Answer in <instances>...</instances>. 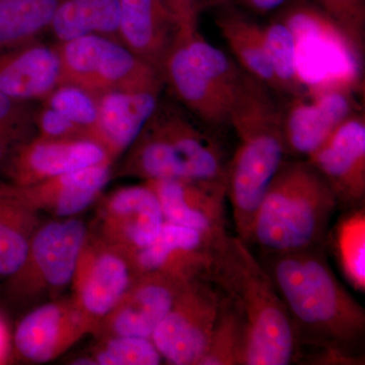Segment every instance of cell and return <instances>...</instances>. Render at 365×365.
<instances>
[{
	"mask_svg": "<svg viewBox=\"0 0 365 365\" xmlns=\"http://www.w3.org/2000/svg\"><path fill=\"white\" fill-rule=\"evenodd\" d=\"M119 0H57L49 31L57 43L91 35L119 41Z\"/></svg>",
	"mask_w": 365,
	"mask_h": 365,
	"instance_id": "25",
	"label": "cell"
},
{
	"mask_svg": "<svg viewBox=\"0 0 365 365\" xmlns=\"http://www.w3.org/2000/svg\"><path fill=\"white\" fill-rule=\"evenodd\" d=\"M136 273L131 259L119 249L88 235L72 281L73 302L93 329L119 304Z\"/></svg>",
	"mask_w": 365,
	"mask_h": 365,
	"instance_id": "10",
	"label": "cell"
},
{
	"mask_svg": "<svg viewBox=\"0 0 365 365\" xmlns=\"http://www.w3.org/2000/svg\"><path fill=\"white\" fill-rule=\"evenodd\" d=\"M245 1L256 11H269L279 7L281 4H284L285 0H245Z\"/></svg>",
	"mask_w": 365,
	"mask_h": 365,
	"instance_id": "38",
	"label": "cell"
},
{
	"mask_svg": "<svg viewBox=\"0 0 365 365\" xmlns=\"http://www.w3.org/2000/svg\"><path fill=\"white\" fill-rule=\"evenodd\" d=\"M264 39L281 93L295 97L304 93L297 72L294 34L282 20L263 26Z\"/></svg>",
	"mask_w": 365,
	"mask_h": 365,
	"instance_id": "30",
	"label": "cell"
},
{
	"mask_svg": "<svg viewBox=\"0 0 365 365\" xmlns=\"http://www.w3.org/2000/svg\"><path fill=\"white\" fill-rule=\"evenodd\" d=\"M319 9L364 52L365 0H317Z\"/></svg>",
	"mask_w": 365,
	"mask_h": 365,
	"instance_id": "33",
	"label": "cell"
},
{
	"mask_svg": "<svg viewBox=\"0 0 365 365\" xmlns=\"http://www.w3.org/2000/svg\"><path fill=\"white\" fill-rule=\"evenodd\" d=\"M244 350V324L230 300L220 294L217 319L200 365H242Z\"/></svg>",
	"mask_w": 365,
	"mask_h": 365,
	"instance_id": "29",
	"label": "cell"
},
{
	"mask_svg": "<svg viewBox=\"0 0 365 365\" xmlns=\"http://www.w3.org/2000/svg\"><path fill=\"white\" fill-rule=\"evenodd\" d=\"M209 279L239 314L244 364L288 365L300 357L292 317L264 264L248 242L225 234L216 242Z\"/></svg>",
	"mask_w": 365,
	"mask_h": 365,
	"instance_id": "2",
	"label": "cell"
},
{
	"mask_svg": "<svg viewBox=\"0 0 365 365\" xmlns=\"http://www.w3.org/2000/svg\"><path fill=\"white\" fill-rule=\"evenodd\" d=\"M38 215L13 185L0 186V279L9 280L23 268L31 239L41 225Z\"/></svg>",
	"mask_w": 365,
	"mask_h": 365,
	"instance_id": "24",
	"label": "cell"
},
{
	"mask_svg": "<svg viewBox=\"0 0 365 365\" xmlns=\"http://www.w3.org/2000/svg\"><path fill=\"white\" fill-rule=\"evenodd\" d=\"M162 74L180 103L201 123L211 127L230 125L235 97L197 63L180 32L165 60Z\"/></svg>",
	"mask_w": 365,
	"mask_h": 365,
	"instance_id": "15",
	"label": "cell"
},
{
	"mask_svg": "<svg viewBox=\"0 0 365 365\" xmlns=\"http://www.w3.org/2000/svg\"><path fill=\"white\" fill-rule=\"evenodd\" d=\"M333 190L343 209L364 205L365 119L354 112L306 158Z\"/></svg>",
	"mask_w": 365,
	"mask_h": 365,
	"instance_id": "11",
	"label": "cell"
},
{
	"mask_svg": "<svg viewBox=\"0 0 365 365\" xmlns=\"http://www.w3.org/2000/svg\"><path fill=\"white\" fill-rule=\"evenodd\" d=\"M122 173L144 182H227V162L212 135L176 106L160 101L127 150Z\"/></svg>",
	"mask_w": 365,
	"mask_h": 365,
	"instance_id": "5",
	"label": "cell"
},
{
	"mask_svg": "<svg viewBox=\"0 0 365 365\" xmlns=\"http://www.w3.org/2000/svg\"><path fill=\"white\" fill-rule=\"evenodd\" d=\"M354 91H327L292 97L282 109V126L288 153L309 157L354 109Z\"/></svg>",
	"mask_w": 365,
	"mask_h": 365,
	"instance_id": "17",
	"label": "cell"
},
{
	"mask_svg": "<svg viewBox=\"0 0 365 365\" xmlns=\"http://www.w3.org/2000/svg\"><path fill=\"white\" fill-rule=\"evenodd\" d=\"M281 20L294 36L297 72L304 93L359 88L362 53L319 6L299 1Z\"/></svg>",
	"mask_w": 365,
	"mask_h": 365,
	"instance_id": "6",
	"label": "cell"
},
{
	"mask_svg": "<svg viewBox=\"0 0 365 365\" xmlns=\"http://www.w3.org/2000/svg\"><path fill=\"white\" fill-rule=\"evenodd\" d=\"M62 83H71L100 96L108 91H162V74L119 41L85 36L57 43Z\"/></svg>",
	"mask_w": 365,
	"mask_h": 365,
	"instance_id": "7",
	"label": "cell"
},
{
	"mask_svg": "<svg viewBox=\"0 0 365 365\" xmlns=\"http://www.w3.org/2000/svg\"><path fill=\"white\" fill-rule=\"evenodd\" d=\"M56 7L57 0H0V52L37 41Z\"/></svg>",
	"mask_w": 365,
	"mask_h": 365,
	"instance_id": "27",
	"label": "cell"
},
{
	"mask_svg": "<svg viewBox=\"0 0 365 365\" xmlns=\"http://www.w3.org/2000/svg\"><path fill=\"white\" fill-rule=\"evenodd\" d=\"M216 25L241 68L271 90L279 91L266 48L263 26L237 13L223 14Z\"/></svg>",
	"mask_w": 365,
	"mask_h": 365,
	"instance_id": "26",
	"label": "cell"
},
{
	"mask_svg": "<svg viewBox=\"0 0 365 365\" xmlns=\"http://www.w3.org/2000/svg\"><path fill=\"white\" fill-rule=\"evenodd\" d=\"M88 235L85 222L76 217L40 225L31 239L23 268L9 279L14 292L35 297L71 285Z\"/></svg>",
	"mask_w": 365,
	"mask_h": 365,
	"instance_id": "9",
	"label": "cell"
},
{
	"mask_svg": "<svg viewBox=\"0 0 365 365\" xmlns=\"http://www.w3.org/2000/svg\"><path fill=\"white\" fill-rule=\"evenodd\" d=\"M157 195L165 222L211 237L227 234V182L163 179L145 181Z\"/></svg>",
	"mask_w": 365,
	"mask_h": 365,
	"instance_id": "18",
	"label": "cell"
},
{
	"mask_svg": "<svg viewBox=\"0 0 365 365\" xmlns=\"http://www.w3.org/2000/svg\"><path fill=\"white\" fill-rule=\"evenodd\" d=\"M62 83L56 47L33 41L0 52V91L16 100L43 101Z\"/></svg>",
	"mask_w": 365,
	"mask_h": 365,
	"instance_id": "23",
	"label": "cell"
},
{
	"mask_svg": "<svg viewBox=\"0 0 365 365\" xmlns=\"http://www.w3.org/2000/svg\"><path fill=\"white\" fill-rule=\"evenodd\" d=\"M186 283L160 273L136 274L126 294L101 325L109 336L150 339Z\"/></svg>",
	"mask_w": 365,
	"mask_h": 365,
	"instance_id": "19",
	"label": "cell"
},
{
	"mask_svg": "<svg viewBox=\"0 0 365 365\" xmlns=\"http://www.w3.org/2000/svg\"><path fill=\"white\" fill-rule=\"evenodd\" d=\"M119 4L120 42L162 74L180 30L174 16L163 0H119Z\"/></svg>",
	"mask_w": 365,
	"mask_h": 365,
	"instance_id": "21",
	"label": "cell"
},
{
	"mask_svg": "<svg viewBox=\"0 0 365 365\" xmlns=\"http://www.w3.org/2000/svg\"><path fill=\"white\" fill-rule=\"evenodd\" d=\"M160 102L150 91H108L98 96V119L91 139L114 162L131 148Z\"/></svg>",
	"mask_w": 365,
	"mask_h": 365,
	"instance_id": "22",
	"label": "cell"
},
{
	"mask_svg": "<svg viewBox=\"0 0 365 365\" xmlns=\"http://www.w3.org/2000/svg\"><path fill=\"white\" fill-rule=\"evenodd\" d=\"M19 146L11 137L0 131V168H6L7 162Z\"/></svg>",
	"mask_w": 365,
	"mask_h": 365,
	"instance_id": "37",
	"label": "cell"
},
{
	"mask_svg": "<svg viewBox=\"0 0 365 365\" xmlns=\"http://www.w3.org/2000/svg\"><path fill=\"white\" fill-rule=\"evenodd\" d=\"M222 237L165 222L157 237L132 257L134 270L163 274L181 282L207 278L216 242Z\"/></svg>",
	"mask_w": 365,
	"mask_h": 365,
	"instance_id": "13",
	"label": "cell"
},
{
	"mask_svg": "<svg viewBox=\"0 0 365 365\" xmlns=\"http://www.w3.org/2000/svg\"><path fill=\"white\" fill-rule=\"evenodd\" d=\"M271 91L245 72L230 112L237 145L227 163V199L235 235L247 242L262 200L288 155L282 109Z\"/></svg>",
	"mask_w": 365,
	"mask_h": 365,
	"instance_id": "3",
	"label": "cell"
},
{
	"mask_svg": "<svg viewBox=\"0 0 365 365\" xmlns=\"http://www.w3.org/2000/svg\"><path fill=\"white\" fill-rule=\"evenodd\" d=\"M93 360L95 365H158L163 359L150 338L110 335Z\"/></svg>",
	"mask_w": 365,
	"mask_h": 365,
	"instance_id": "31",
	"label": "cell"
},
{
	"mask_svg": "<svg viewBox=\"0 0 365 365\" xmlns=\"http://www.w3.org/2000/svg\"><path fill=\"white\" fill-rule=\"evenodd\" d=\"M111 163H104L28 186H13L38 213L76 217L97 201L111 179Z\"/></svg>",
	"mask_w": 365,
	"mask_h": 365,
	"instance_id": "20",
	"label": "cell"
},
{
	"mask_svg": "<svg viewBox=\"0 0 365 365\" xmlns=\"http://www.w3.org/2000/svg\"><path fill=\"white\" fill-rule=\"evenodd\" d=\"M111 163L93 139H46L34 136L21 144L6 165L14 186H28L101 163Z\"/></svg>",
	"mask_w": 365,
	"mask_h": 365,
	"instance_id": "14",
	"label": "cell"
},
{
	"mask_svg": "<svg viewBox=\"0 0 365 365\" xmlns=\"http://www.w3.org/2000/svg\"><path fill=\"white\" fill-rule=\"evenodd\" d=\"M91 331L73 300L48 302L21 319L14 331V345L21 359L45 364L57 359Z\"/></svg>",
	"mask_w": 365,
	"mask_h": 365,
	"instance_id": "16",
	"label": "cell"
},
{
	"mask_svg": "<svg viewBox=\"0 0 365 365\" xmlns=\"http://www.w3.org/2000/svg\"><path fill=\"white\" fill-rule=\"evenodd\" d=\"M338 201L307 160H285L264 196L248 244L266 255L322 247Z\"/></svg>",
	"mask_w": 365,
	"mask_h": 365,
	"instance_id": "4",
	"label": "cell"
},
{
	"mask_svg": "<svg viewBox=\"0 0 365 365\" xmlns=\"http://www.w3.org/2000/svg\"><path fill=\"white\" fill-rule=\"evenodd\" d=\"M35 127L37 132L36 136L41 138H88V133L81 127L73 123L61 113L44 104L36 110Z\"/></svg>",
	"mask_w": 365,
	"mask_h": 365,
	"instance_id": "35",
	"label": "cell"
},
{
	"mask_svg": "<svg viewBox=\"0 0 365 365\" xmlns=\"http://www.w3.org/2000/svg\"><path fill=\"white\" fill-rule=\"evenodd\" d=\"M181 29L198 26V6L196 0H163Z\"/></svg>",
	"mask_w": 365,
	"mask_h": 365,
	"instance_id": "36",
	"label": "cell"
},
{
	"mask_svg": "<svg viewBox=\"0 0 365 365\" xmlns=\"http://www.w3.org/2000/svg\"><path fill=\"white\" fill-rule=\"evenodd\" d=\"M31 103L16 100L0 91V131L19 145L35 136L36 109Z\"/></svg>",
	"mask_w": 365,
	"mask_h": 365,
	"instance_id": "34",
	"label": "cell"
},
{
	"mask_svg": "<svg viewBox=\"0 0 365 365\" xmlns=\"http://www.w3.org/2000/svg\"><path fill=\"white\" fill-rule=\"evenodd\" d=\"M9 334H7L6 326L0 319V362L4 361L6 359L7 352H9Z\"/></svg>",
	"mask_w": 365,
	"mask_h": 365,
	"instance_id": "39",
	"label": "cell"
},
{
	"mask_svg": "<svg viewBox=\"0 0 365 365\" xmlns=\"http://www.w3.org/2000/svg\"><path fill=\"white\" fill-rule=\"evenodd\" d=\"M98 218L100 239L130 259L157 237L165 222L158 197L146 182L113 192Z\"/></svg>",
	"mask_w": 365,
	"mask_h": 365,
	"instance_id": "12",
	"label": "cell"
},
{
	"mask_svg": "<svg viewBox=\"0 0 365 365\" xmlns=\"http://www.w3.org/2000/svg\"><path fill=\"white\" fill-rule=\"evenodd\" d=\"M42 104L68 118L81 127L91 138L98 119L97 96L81 86L61 83L42 101Z\"/></svg>",
	"mask_w": 365,
	"mask_h": 365,
	"instance_id": "32",
	"label": "cell"
},
{
	"mask_svg": "<svg viewBox=\"0 0 365 365\" xmlns=\"http://www.w3.org/2000/svg\"><path fill=\"white\" fill-rule=\"evenodd\" d=\"M220 294L209 278L187 282L151 336L168 364L200 365L215 329Z\"/></svg>",
	"mask_w": 365,
	"mask_h": 365,
	"instance_id": "8",
	"label": "cell"
},
{
	"mask_svg": "<svg viewBox=\"0 0 365 365\" xmlns=\"http://www.w3.org/2000/svg\"><path fill=\"white\" fill-rule=\"evenodd\" d=\"M327 240L332 248L345 279L355 290L365 292V209H343Z\"/></svg>",
	"mask_w": 365,
	"mask_h": 365,
	"instance_id": "28",
	"label": "cell"
},
{
	"mask_svg": "<svg viewBox=\"0 0 365 365\" xmlns=\"http://www.w3.org/2000/svg\"><path fill=\"white\" fill-rule=\"evenodd\" d=\"M322 247L270 255L267 269L294 323L302 356L316 348L318 361L361 360L365 311L329 265Z\"/></svg>",
	"mask_w": 365,
	"mask_h": 365,
	"instance_id": "1",
	"label": "cell"
}]
</instances>
